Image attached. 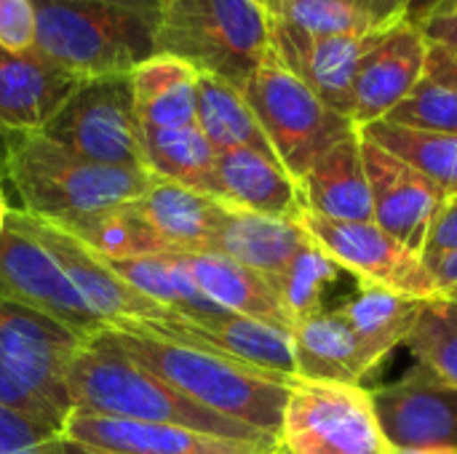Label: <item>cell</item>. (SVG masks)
Segmentation results:
<instances>
[{"mask_svg": "<svg viewBox=\"0 0 457 454\" xmlns=\"http://www.w3.org/2000/svg\"><path fill=\"white\" fill-rule=\"evenodd\" d=\"M112 334L131 359L185 399L278 439L292 377L257 369L212 348L155 334L139 324L115 326Z\"/></svg>", "mask_w": 457, "mask_h": 454, "instance_id": "1", "label": "cell"}, {"mask_svg": "<svg viewBox=\"0 0 457 454\" xmlns=\"http://www.w3.org/2000/svg\"><path fill=\"white\" fill-rule=\"evenodd\" d=\"M67 393L72 409L88 415L182 425L244 442H278L276 436L260 433L185 399L166 380L131 359L115 340L112 329H104L80 345L67 372Z\"/></svg>", "mask_w": 457, "mask_h": 454, "instance_id": "2", "label": "cell"}, {"mask_svg": "<svg viewBox=\"0 0 457 454\" xmlns=\"http://www.w3.org/2000/svg\"><path fill=\"white\" fill-rule=\"evenodd\" d=\"M3 177L21 198V211L56 225L137 201L153 174L86 161L48 139L43 131L8 134Z\"/></svg>", "mask_w": 457, "mask_h": 454, "instance_id": "3", "label": "cell"}, {"mask_svg": "<svg viewBox=\"0 0 457 454\" xmlns=\"http://www.w3.org/2000/svg\"><path fill=\"white\" fill-rule=\"evenodd\" d=\"M83 343L32 308L0 302V404L37 431L62 439L72 412L67 372Z\"/></svg>", "mask_w": 457, "mask_h": 454, "instance_id": "4", "label": "cell"}, {"mask_svg": "<svg viewBox=\"0 0 457 454\" xmlns=\"http://www.w3.org/2000/svg\"><path fill=\"white\" fill-rule=\"evenodd\" d=\"M273 51L270 13L257 0H163L155 54L244 88Z\"/></svg>", "mask_w": 457, "mask_h": 454, "instance_id": "5", "label": "cell"}, {"mask_svg": "<svg viewBox=\"0 0 457 454\" xmlns=\"http://www.w3.org/2000/svg\"><path fill=\"white\" fill-rule=\"evenodd\" d=\"M35 51L78 80L131 75L155 56L158 16L102 3L32 0Z\"/></svg>", "mask_w": 457, "mask_h": 454, "instance_id": "6", "label": "cell"}, {"mask_svg": "<svg viewBox=\"0 0 457 454\" xmlns=\"http://www.w3.org/2000/svg\"><path fill=\"white\" fill-rule=\"evenodd\" d=\"M241 94L268 136L273 155L297 182L319 155L359 131L351 118L329 110L276 51L254 70Z\"/></svg>", "mask_w": 457, "mask_h": 454, "instance_id": "7", "label": "cell"}, {"mask_svg": "<svg viewBox=\"0 0 457 454\" xmlns=\"http://www.w3.org/2000/svg\"><path fill=\"white\" fill-rule=\"evenodd\" d=\"M287 454H394L367 388L292 377L278 431Z\"/></svg>", "mask_w": 457, "mask_h": 454, "instance_id": "8", "label": "cell"}, {"mask_svg": "<svg viewBox=\"0 0 457 454\" xmlns=\"http://www.w3.org/2000/svg\"><path fill=\"white\" fill-rule=\"evenodd\" d=\"M43 134L86 161L150 171L134 110L131 75L80 80L46 123Z\"/></svg>", "mask_w": 457, "mask_h": 454, "instance_id": "9", "label": "cell"}, {"mask_svg": "<svg viewBox=\"0 0 457 454\" xmlns=\"http://www.w3.org/2000/svg\"><path fill=\"white\" fill-rule=\"evenodd\" d=\"M297 222L308 238L321 246L335 265L353 273L359 284L383 286L418 300L442 294L420 252H412L375 222H337L311 211H303Z\"/></svg>", "mask_w": 457, "mask_h": 454, "instance_id": "10", "label": "cell"}, {"mask_svg": "<svg viewBox=\"0 0 457 454\" xmlns=\"http://www.w3.org/2000/svg\"><path fill=\"white\" fill-rule=\"evenodd\" d=\"M0 302L32 308L59 321L80 340H91L110 329L80 300L46 246L32 238L11 211L0 233Z\"/></svg>", "mask_w": 457, "mask_h": 454, "instance_id": "11", "label": "cell"}, {"mask_svg": "<svg viewBox=\"0 0 457 454\" xmlns=\"http://www.w3.org/2000/svg\"><path fill=\"white\" fill-rule=\"evenodd\" d=\"M11 217L32 235L37 238L46 252L56 260L67 281L75 286L80 300L91 308L94 316H99L110 329L126 326V324H163L174 318L171 310L155 305L137 289H131L126 281H120L102 257H96L91 249H86L75 235H70L56 222H48L43 217L27 214L21 209H11Z\"/></svg>", "mask_w": 457, "mask_h": 454, "instance_id": "12", "label": "cell"}, {"mask_svg": "<svg viewBox=\"0 0 457 454\" xmlns=\"http://www.w3.org/2000/svg\"><path fill=\"white\" fill-rule=\"evenodd\" d=\"M62 442L91 454H281V442L225 439L182 425L137 423L72 409Z\"/></svg>", "mask_w": 457, "mask_h": 454, "instance_id": "13", "label": "cell"}, {"mask_svg": "<svg viewBox=\"0 0 457 454\" xmlns=\"http://www.w3.org/2000/svg\"><path fill=\"white\" fill-rule=\"evenodd\" d=\"M380 428L394 450H455L457 388L410 369L402 380L370 391Z\"/></svg>", "mask_w": 457, "mask_h": 454, "instance_id": "14", "label": "cell"}, {"mask_svg": "<svg viewBox=\"0 0 457 454\" xmlns=\"http://www.w3.org/2000/svg\"><path fill=\"white\" fill-rule=\"evenodd\" d=\"M361 155L372 195V222L412 252H420L431 219L447 195L407 161L367 136H361Z\"/></svg>", "mask_w": 457, "mask_h": 454, "instance_id": "15", "label": "cell"}, {"mask_svg": "<svg viewBox=\"0 0 457 454\" xmlns=\"http://www.w3.org/2000/svg\"><path fill=\"white\" fill-rule=\"evenodd\" d=\"M391 29V27H388ZM370 35H332L313 37L297 32L276 19H270L273 51L278 59L335 112L351 118L353 112V83L364 54L383 37V32Z\"/></svg>", "mask_w": 457, "mask_h": 454, "instance_id": "16", "label": "cell"}, {"mask_svg": "<svg viewBox=\"0 0 457 454\" xmlns=\"http://www.w3.org/2000/svg\"><path fill=\"white\" fill-rule=\"evenodd\" d=\"M426 54L428 43L415 24L399 21L383 32V37L364 54L356 72L351 112L356 128L386 120L388 112L412 94L426 75Z\"/></svg>", "mask_w": 457, "mask_h": 454, "instance_id": "17", "label": "cell"}, {"mask_svg": "<svg viewBox=\"0 0 457 454\" xmlns=\"http://www.w3.org/2000/svg\"><path fill=\"white\" fill-rule=\"evenodd\" d=\"M139 326H147L150 332L179 343L220 351L230 359H238L244 364H252L273 375L295 377L292 332L260 318L225 313L220 318L193 321V318L174 316L163 324H139Z\"/></svg>", "mask_w": 457, "mask_h": 454, "instance_id": "18", "label": "cell"}, {"mask_svg": "<svg viewBox=\"0 0 457 454\" xmlns=\"http://www.w3.org/2000/svg\"><path fill=\"white\" fill-rule=\"evenodd\" d=\"M209 195L225 206L265 217L300 219L305 211L297 179H292L276 158L257 150L217 153Z\"/></svg>", "mask_w": 457, "mask_h": 454, "instance_id": "19", "label": "cell"}, {"mask_svg": "<svg viewBox=\"0 0 457 454\" xmlns=\"http://www.w3.org/2000/svg\"><path fill=\"white\" fill-rule=\"evenodd\" d=\"M78 83L35 48H0V128L43 131Z\"/></svg>", "mask_w": 457, "mask_h": 454, "instance_id": "20", "label": "cell"}, {"mask_svg": "<svg viewBox=\"0 0 457 454\" xmlns=\"http://www.w3.org/2000/svg\"><path fill=\"white\" fill-rule=\"evenodd\" d=\"M169 257L190 276V281L220 310L260 318V321H268L273 326L292 332V321L287 318L273 286L260 273L244 268L241 262H236L220 252H209V249L169 252Z\"/></svg>", "mask_w": 457, "mask_h": 454, "instance_id": "21", "label": "cell"}, {"mask_svg": "<svg viewBox=\"0 0 457 454\" xmlns=\"http://www.w3.org/2000/svg\"><path fill=\"white\" fill-rule=\"evenodd\" d=\"M295 377L361 385L378 367L335 308H324L292 326Z\"/></svg>", "mask_w": 457, "mask_h": 454, "instance_id": "22", "label": "cell"}, {"mask_svg": "<svg viewBox=\"0 0 457 454\" xmlns=\"http://www.w3.org/2000/svg\"><path fill=\"white\" fill-rule=\"evenodd\" d=\"M297 185L305 211L337 222H372V195L359 131L319 155Z\"/></svg>", "mask_w": 457, "mask_h": 454, "instance_id": "23", "label": "cell"}, {"mask_svg": "<svg viewBox=\"0 0 457 454\" xmlns=\"http://www.w3.org/2000/svg\"><path fill=\"white\" fill-rule=\"evenodd\" d=\"M305 244L308 233L297 219L265 217L222 203L209 252H220L260 273L265 281H273Z\"/></svg>", "mask_w": 457, "mask_h": 454, "instance_id": "24", "label": "cell"}, {"mask_svg": "<svg viewBox=\"0 0 457 454\" xmlns=\"http://www.w3.org/2000/svg\"><path fill=\"white\" fill-rule=\"evenodd\" d=\"M134 206L171 252L209 249L222 214V203L217 198L158 177L134 201Z\"/></svg>", "mask_w": 457, "mask_h": 454, "instance_id": "25", "label": "cell"}, {"mask_svg": "<svg viewBox=\"0 0 457 454\" xmlns=\"http://www.w3.org/2000/svg\"><path fill=\"white\" fill-rule=\"evenodd\" d=\"M134 110L142 128H179L195 123L198 70L155 54L131 72Z\"/></svg>", "mask_w": 457, "mask_h": 454, "instance_id": "26", "label": "cell"}, {"mask_svg": "<svg viewBox=\"0 0 457 454\" xmlns=\"http://www.w3.org/2000/svg\"><path fill=\"white\" fill-rule=\"evenodd\" d=\"M426 300L407 297L383 286L356 284V294L348 297L335 310L353 329L364 351L375 364H380L394 348L404 345L412 332Z\"/></svg>", "mask_w": 457, "mask_h": 454, "instance_id": "27", "label": "cell"}, {"mask_svg": "<svg viewBox=\"0 0 457 454\" xmlns=\"http://www.w3.org/2000/svg\"><path fill=\"white\" fill-rule=\"evenodd\" d=\"M195 126L209 139V144L222 150H257L273 155L268 136L262 134L252 107L246 104L241 88L230 86L222 78L198 72V96H195ZM278 161V158H276Z\"/></svg>", "mask_w": 457, "mask_h": 454, "instance_id": "28", "label": "cell"}, {"mask_svg": "<svg viewBox=\"0 0 457 454\" xmlns=\"http://www.w3.org/2000/svg\"><path fill=\"white\" fill-rule=\"evenodd\" d=\"M104 262L120 281H126L131 289H137L139 294H145L147 300L171 310L179 318L204 321V318L225 316V310H220L212 300H206V294L190 281V276L169 254L139 257V260H104Z\"/></svg>", "mask_w": 457, "mask_h": 454, "instance_id": "29", "label": "cell"}, {"mask_svg": "<svg viewBox=\"0 0 457 454\" xmlns=\"http://www.w3.org/2000/svg\"><path fill=\"white\" fill-rule=\"evenodd\" d=\"M59 227H64L70 235H75L86 249H91L102 260H139V257H158L171 252L158 238V233L147 225V219L139 214L134 201L104 209L83 219L64 222Z\"/></svg>", "mask_w": 457, "mask_h": 454, "instance_id": "30", "label": "cell"}, {"mask_svg": "<svg viewBox=\"0 0 457 454\" xmlns=\"http://www.w3.org/2000/svg\"><path fill=\"white\" fill-rule=\"evenodd\" d=\"M142 147L153 177L179 182L209 195L217 150L195 123L179 128H142Z\"/></svg>", "mask_w": 457, "mask_h": 454, "instance_id": "31", "label": "cell"}, {"mask_svg": "<svg viewBox=\"0 0 457 454\" xmlns=\"http://www.w3.org/2000/svg\"><path fill=\"white\" fill-rule=\"evenodd\" d=\"M361 136L378 142L388 153L407 161L428 182H434L445 195H457V136L455 134H431L388 120H378L367 128H359Z\"/></svg>", "mask_w": 457, "mask_h": 454, "instance_id": "32", "label": "cell"}, {"mask_svg": "<svg viewBox=\"0 0 457 454\" xmlns=\"http://www.w3.org/2000/svg\"><path fill=\"white\" fill-rule=\"evenodd\" d=\"M404 348L415 359V372L457 388V302L447 294L423 302Z\"/></svg>", "mask_w": 457, "mask_h": 454, "instance_id": "33", "label": "cell"}, {"mask_svg": "<svg viewBox=\"0 0 457 454\" xmlns=\"http://www.w3.org/2000/svg\"><path fill=\"white\" fill-rule=\"evenodd\" d=\"M340 273L343 268L335 265L332 257L308 238V244L292 257V262L268 284L273 286L287 318L295 326L297 321L324 310V292L329 284L337 281Z\"/></svg>", "mask_w": 457, "mask_h": 454, "instance_id": "34", "label": "cell"}, {"mask_svg": "<svg viewBox=\"0 0 457 454\" xmlns=\"http://www.w3.org/2000/svg\"><path fill=\"white\" fill-rule=\"evenodd\" d=\"M270 19L313 37L370 35L388 29L345 0H276L270 8Z\"/></svg>", "mask_w": 457, "mask_h": 454, "instance_id": "35", "label": "cell"}, {"mask_svg": "<svg viewBox=\"0 0 457 454\" xmlns=\"http://www.w3.org/2000/svg\"><path fill=\"white\" fill-rule=\"evenodd\" d=\"M386 120L415 131L457 136V88H450L423 75V80L412 88V94L402 104H396Z\"/></svg>", "mask_w": 457, "mask_h": 454, "instance_id": "36", "label": "cell"}, {"mask_svg": "<svg viewBox=\"0 0 457 454\" xmlns=\"http://www.w3.org/2000/svg\"><path fill=\"white\" fill-rule=\"evenodd\" d=\"M0 454H67V447L0 404Z\"/></svg>", "mask_w": 457, "mask_h": 454, "instance_id": "37", "label": "cell"}, {"mask_svg": "<svg viewBox=\"0 0 457 454\" xmlns=\"http://www.w3.org/2000/svg\"><path fill=\"white\" fill-rule=\"evenodd\" d=\"M35 45L32 0H0V48L27 51Z\"/></svg>", "mask_w": 457, "mask_h": 454, "instance_id": "38", "label": "cell"}, {"mask_svg": "<svg viewBox=\"0 0 457 454\" xmlns=\"http://www.w3.org/2000/svg\"><path fill=\"white\" fill-rule=\"evenodd\" d=\"M457 252V195H447L442 201V206L436 209L434 219H431V227H428V235H426V244L420 249V257L426 265L447 257V254H455Z\"/></svg>", "mask_w": 457, "mask_h": 454, "instance_id": "39", "label": "cell"}, {"mask_svg": "<svg viewBox=\"0 0 457 454\" xmlns=\"http://www.w3.org/2000/svg\"><path fill=\"white\" fill-rule=\"evenodd\" d=\"M428 45H445L457 51V0L447 3L436 13H431L423 24H418Z\"/></svg>", "mask_w": 457, "mask_h": 454, "instance_id": "40", "label": "cell"}, {"mask_svg": "<svg viewBox=\"0 0 457 454\" xmlns=\"http://www.w3.org/2000/svg\"><path fill=\"white\" fill-rule=\"evenodd\" d=\"M426 78L457 88V51L445 45H428L426 54Z\"/></svg>", "mask_w": 457, "mask_h": 454, "instance_id": "41", "label": "cell"}, {"mask_svg": "<svg viewBox=\"0 0 457 454\" xmlns=\"http://www.w3.org/2000/svg\"><path fill=\"white\" fill-rule=\"evenodd\" d=\"M351 5H356L359 11L370 13L375 21L386 24V27H394L399 21H404V5L402 0H345Z\"/></svg>", "mask_w": 457, "mask_h": 454, "instance_id": "42", "label": "cell"}, {"mask_svg": "<svg viewBox=\"0 0 457 454\" xmlns=\"http://www.w3.org/2000/svg\"><path fill=\"white\" fill-rule=\"evenodd\" d=\"M447 3H453V0H402V5H404V21H410V24H423L431 13H436L439 8H445Z\"/></svg>", "mask_w": 457, "mask_h": 454, "instance_id": "43", "label": "cell"}, {"mask_svg": "<svg viewBox=\"0 0 457 454\" xmlns=\"http://www.w3.org/2000/svg\"><path fill=\"white\" fill-rule=\"evenodd\" d=\"M428 270H431V276H434L439 292H447V289L457 286V252L455 254L442 257V260H436V262H431Z\"/></svg>", "mask_w": 457, "mask_h": 454, "instance_id": "44", "label": "cell"}, {"mask_svg": "<svg viewBox=\"0 0 457 454\" xmlns=\"http://www.w3.org/2000/svg\"><path fill=\"white\" fill-rule=\"evenodd\" d=\"M70 3H102V5H118V8H126V11L150 13V16H158V11H161L158 0H70Z\"/></svg>", "mask_w": 457, "mask_h": 454, "instance_id": "45", "label": "cell"}, {"mask_svg": "<svg viewBox=\"0 0 457 454\" xmlns=\"http://www.w3.org/2000/svg\"><path fill=\"white\" fill-rule=\"evenodd\" d=\"M8 211H11V206H8V201H5V195H3V187H0V233H3V227H5Z\"/></svg>", "mask_w": 457, "mask_h": 454, "instance_id": "46", "label": "cell"}, {"mask_svg": "<svg viewBox=\"0 0 457 454\" xmlns=\"http://www.w3.org/2000/svg\"><path fill=\"white\" fill-rule=\"evenodd\" d=\"M394 454H457L455 450H396Z\"/></svg>", "mask_w": 457, "mask_h": 454, "instance_id": "47", "label": "cell"}, {"mask_svg": "<svg viewBox=\"0 0 457 454\" xmlns=\"http://www.w3.org/2000/svg\"><path fill=\"white\" fill-rule=\"evenodd\" d=\"M5 150H8V134L0 128V177H3V166H5Z\"/></svg>", "mask_w": 457, "mask_h": 454, "instance_id": "48", "label": "cell"}, {"mask_svg": "<svg viewBox=\"0 0 457 454\" xmlns=\"http://www.w3.org/2000/svg\"><path fill=\"white\" fill-rule=\"evenodd\" d=\"M64 447H67V454H91V452H86V450H80V447H75V444H67V442H64ZM281 454H287V452H281Z\"/></svg>", "mask_w": 457, "mask_h": 454, "instance_id": "49", "label": "cell"}, {"mask_svg": "<svg viewBox=\"0 0 457 454\" xmlns=\"http://www.w3.org/2000/svg\"><path fill=\"white\" fill-rule=\"evenodd\" d=\"M257 3H260V5H262L268 13H270V8H273V3H276V0H257Z\"/></svg>", "mask_w": 457, "mask_h": 454, "instance_id": "50", "label": "cell"}, {"mask_svg": "<svg viewBox=\"0 0 457 454\" xmlns=\"http://www.w3.org/2000/svg\"><path fill=\"white\" fill-rule=\"evenodd\" d=\"M442 294H447L450 300H455V302H457V286H453V289H447V292H442Z\"/></svg>", "mask_w": 457, "mask_h": 454, "instance_id": "51", "label": "cell"}, {"mask_svg": "<svg viewBox=\"0 0 457 454\" xmlns=\"http://www.w3.org/2000/svg\"><path fill=\"white\" fill-rule=\"evenodd\" d=\"M158 3H163V0H158Z\"/></svg>", "mask_w": 457, "mask_h": 454, "instance_id": "52", "label": "cell"}]
</instances>
